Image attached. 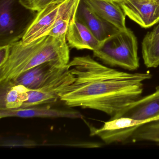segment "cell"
<instances>
[{"instance_id":"3957f363","label":"cell","mask_w":159,"mask_h":159,"mask_svg":"<svg viewBox=\"0 0 159 159\" xmlns=\"http://www.w3.org/2000/svg\"><path fill=\"white\" fill-rule=\"evenodd\" d=\"M138 51L136 37L126 28L103 42L93 52L94 57L110 66L135 70L139 67Z\"/></svg>"},{"instance_id":"ba28073f","label":"cell","mask_w":159,"mask_h":159,"mask_svg":"<svg viewBox=\"0 0 159 159\" xmlns=\"http://www.w3.org/2000/svg\"><path fill=\"white\" fill-rule=\"evenodd\" d=\"M125 117L141 121L145 124L159 120V86L154 93L132 103L112 118Z\"/></svg>"},{"instance_id":"5b68a950","label":"cell","mask_w":159,"mask_h":159,"mask_svg":"<svg viewBox=\"0 0 159 159\" xmlns=\"http://www.w3.org/2000/svg\"><path fill=\"white\" fill-rule=\"evenodd\" d=\"M80 0H66L62 3L47 6L38 14L27 30L22 40L29 43L41 37L47 36L57 21L71 7L80 3Z\"/></svg>"},{"instance_id":"277c9868","label":"cell","mask_w":159,"mask_h":159,"mask_svg":"<svg viewBox=\"0 0 159 159\" xmlns=\"http://www.w3.org/2000/svg\"><path fill=\"white\" fill-rule=\"evenodd\" d=\"M37 14L20 0H0V46L22 40Z\"/></svg>"},{"instance_id":"d6986e66","label":"cell","mask_w":159,"mask_h":159,"mask_svg":"<svg viewBox=\"0 0 159 159\" xmlns=\"http://www.w3.org/2000/svg\"><path fill=\"white\" fill-rule=\"evenodd\" d=\"M66 1V0H20V2L26 8L38 12L49 5L62 3Z\"/></svg>"},{"instance_id":"2e32d148","label":"cell","mask_w":159,"mask_h":159,"mask_svg":"<svg viewBox=\"0 0 159 159\" xmlns=\"http://www.w3.org/2000/svg\"><path fill=\"white\" fill-rule=\"evenodd\" d=\"M141 45L142 58L146 66L148 68L159 66V33L148 32Z\"/></svg>"},{"instance_id":"5bb4252c","label":"cell","mask_w":159,"mask_h":159,"mask_svg":"<svg viewBox=\"0 0 159 159\" xmlns=\"http://www.w3.org/2000/svg\"><path fill=\"white\" fill-rule=\"evenodd\" d=\"M88 7L104 20L119 29H125L126 16L113 0H84Z\"/></svg>"},{"instance_id":"4fadbf2b","label":"cell","mask_w":159,"mask_h":159,"mask_svg":"<svg viewBox=\"0 0 159 159\" xmlns=\"http://www.w3.org/2000/svg\"><path fill=\"white\" fill-rule=\"evenodd\" d=\"M66 39L69 48L78 50L95 51L102 43L95 38L87 27L76 18L75 16L70 22Z\"/></svg>"},{"instance_id":"52a82bcc","label":"cell","mask_w":159,"mask_h":159,"mask_svg":"<svg viewBox=\"0 0 159 159\" xmlns=\"http://www.w3.org/2000/svg\"><path fill=\"white\" fill-rule=\"evenodd\" d=\"M125 14L144 28L159 23V6L155 0H113Z\"/></svg>"},{"instance_id":"e0dca14e","label":"cell","mask_w":159,"mask_h":159,"mask_svg":"<svg viewBox=\"0 0 159 159\" xmlns=\"http://www.w3.org/2000/svg\"><path fill=\"white\" fill-rule=\"evenodd\" d=\"M79 4L74 5L59 18L47 36H52L61 40H66L67 32L72 18L76 15Z\"/></svg>"},{"instance_id":"8fae6325","label":"cell","mask_w":159,"mask_h":159,"mask_svg":"<svg viewBox=\"0 0 159 159\" xmlns=\"http://www.w3.org/2000/svg\"><path fill=\"white\" fill-rule=\"evenodd\" d=\"M67 66L62 67L54 62H46L25 71L12 81L30 90L38 89L61 74Z\"/></svg>"},{"instance_id":"9c48e42d","label":"cell","mask_w":159,"mask_h":159,"mask_svg":"<svg viewBox=\"0 0 159 159\" xmlns=\"http://www.w3.org/2000/svg\"><path fill=\"white\" fill-rule=\"evenodd\" d=\"M75 16L87 27L95 38L101 43L120 30L98 15L88 7L84 0H80Z\"/></svg>"},{"instance_id":"ffe728a7","label":"cell","mask_w":159,"mask_h":159,"mask_svg":"<svg viewBox=\"0 0 159 159\" xmlns=\"http://www.w3.org/2000/svg\"><path fill=\"white\" fill-rule=\"evenodd\" d=\"M10 45L0 46V66L6 63L10 55Z\"/></svg>"},{"instance_id":"30bf717a","label":"cell","mask_w":159,"mask_h":159,"mask_svg":"<svg viewBox=\"0 0 159 159\" xmlns=\"http://www.w3.org/2000/svg\"><path fill=\"white\" fill-rule=\"evenodd\" d=\"M10 117L82 119L83 116L76 111L53 108L47 104L13 109H0L1 119Z\"/></svg>"},{"instance_id":"7402d4cb","label":"cell","mask_w":159,"mask_h":159,"mask_svg":"<svg viewBox=\"0 0 159 159\" xmlns=\"http://www.w3.org/2000/svg\"><path fill=\"white\" fill-rule=\"evenodd\" d=\"M155 1H156V3H157L158 6H159V0H155Z\"/></svg>"},{"instance_id":"44dd1931","label":"cell","mask_w":159,"mask_h":159,"mask_svg":"<svg viewBox=\"0 0 159 159\" xmlns=\"http://www.w3.org/2000/svg\"><path fill=\"white\" fill-rule=\"evenodd\" d=\"M152 33L154 34H159V24L156 27L154 28L153 29V30H152V31H151Z\"/></svg>"},{"instance_id":"6da1fadb","label":"cell","mask_w":159,"mask_h":159,"mask_svg":"<svg viewBox=\"0 0 159 159\" xmlns=\"http://www.w3.org/2000/svg\"><path fill=\"white\" fill-rule=\"evenodd\" d=\"M69 82L58 91L59 99L70 107L98 111L115 117L141 97L149 72L129 73L97 62L90 55L76 57L68 64Z\"/></svg>"},{"instance_id":"7c38bea8","label":"cell","mask_w":159,"mask_h":159,"mask_svg":"<svg viewBox=\"0 0 159 159\" xmlns=\"http://www.w3.org/2000/svg\"><path fill=\"white\" fill-rule=\"evenodd\" d=\"M71 73L66 67L58 76L48 82L38 89L30 90L28 99L21 108L28 107L38 105H46L54 103L59 99L58 91L67 82Z\"/></svg>"},{"instance_id":"ac0fdd59","label":"cell","mask_w":159,"mask_h":159,"mask_svg":"<svg viewBox=\"0 0 159 159\" xmlns=\"http://www.w3.org/2000/svg\"><path fill=\"white\" fill-rule=\"evenodd\" d=\"M131 139L134 142L150 141L159 145V120L143 125L137 130Z\"/></svg>"},{"instance_id":"9a60e30c","label":"cell","mask_w":159,"mask_h":159,"mask_svg":"<svg viewBox=\"0 0 159 159\" xmlns=\"http://www.w3.org/2000/svg\"><path fill=\"white\" fill-rule=\"evenodd\" d=\"M0 109L20 108L28 99L30 89L13 81L0 84Z\"/></svg>"},{"instance_id":"8992f818","label":"cell","mask_w":159,"mask_h":159,"mask_svg":"<svg viewBox=\"0 0 159 159\" xmlns=\"http://www.w3.org/2000/svg\"><path fill=\"white\" fill-rule=\"evenodd\" d=\"M144 122L125 117L110 118L100 128L90 126L91 135L97 136L106 144L122 143L131 139Z\"/></svg>"},{"instance_id":"7a4b0ae2","label":"cell","mask_w":159,"mask_h":159,"mask_svg":"<svg viewBox=\"0 0 159 159\" xmlns=\"http://www.w3.org/2000/svg\"><path fill=\"white\" fill-rule=\"evenodd\" d=\"M49 62L62 67L67 66L70 51L66 40L47 35L29 43L21 40L10 44L8 60L0 66V84L13 80L25 71Z\"/></svg>"}]
</instances>
